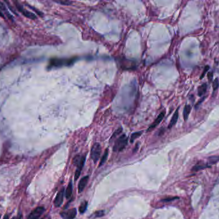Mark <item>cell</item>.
<instances>
[{
  "instance_id": "1",
  "label": "cell",
  "mask_w": 219,
  "mask_h": 219,
  "mask_svg": "<svg viewBox=\"0 0 219 219\" xmlns=\"http://www.w3.org/2000/svg\"><path fill=\"white\" fill-rule=\"evenodd\" d=\"M78 60L77 57H72L69 59L52 58L50 59L48 65V70L60 68L63 66H70Z\"/></svg>"
},
{
  "instance_id": "2",
  "label": "cell",
  "mask_w": 219,
  "mask_h": 219,
  "mask_svg": "<svg viewBox=\"0 0 219 219\" xmlns=\"http://www.w3.org/2000/svg\"><path fill=\"white\" fill-rule=\"evenodd\" d=\"M128 138L126 134H122V136H120L115 141L113 150H114V152H120V151H122L125 149V147L128 144Z\"/></svg>"
},
{
  "instance_id": "3",
  "label": "cell",
  "mask_w": 219,
  "mask_h": 219,
  "mask_svg": "<svg viewBox=\"0 0 219 219\" xmlns=\"http://www.w3.org/2000/svg\"><path fill=\"white\" fill-rule=\"evenodd\" d=\"M101 152V146L99 143H96L93 145L91 151H90V157L91 159L94 161V163H96V162L99 160L100 155Z\"/></svg>"
},
{
  "instance_id": "4",
  "label": "cell",
  "mask_w": 219,
  "mask_h": 219,
  "mask_svg": "<svg viewBox=\"0 0 219 219\" xmlns=\"http://www.w3.org/2000/svg\"><path fill=\"white\" fill-rule=\"evenodd\" d=\"M15 3H16V7L18 9V10L19 11V12L22 15H23L24 16H25L26 17H27L28 19H30V20H35V19L37 18V16L35 14H33L32 12H30V11H28V10L24 9L23 6H22V5L19 4V3L17 2H16Z\"/></svg>"
},
{
  "instance_id": "5",
  "label": "cell",
  "mask_w": 219,
  "mask_h": 219,
  "mask_svg": "<svg viewBox=\"0 0 219 219\" xmlns=\"http://www.w3.org/2000/svg\"><path fill=\"white\" fill-rule=\"evenodd\" d=\"M77 215V210L76 208H71L66 211L60 213V216L63 219H74Z\"/></svg>"
},
{
  "instance_id": "6",
  "label": "cell",
  "mask_w": 219,
  "mask_h": 219,
  "mask_svg": "<svg viewBox=\"0 0 219 219\" xmlns=\"http://www.w3.org/2000/svg\"><path fill=\"white\" fill-rule=\"evenodd\" d=\"M45 211V209L44 207H37L33 211H32L29 216L28 217V219H39L41 215H42Z\"/></svg>"
},
{
  "instance_id": "7",
  "label": "cell",
  "mask_w": 219,
  "mask_h": 219,
  "mask_svg": "<svg viewBox=\"0 0 219 219\" xmlns=\"http://www.w3.org/2000/svg\"><path fill=\"white\" fill-rule=\"evenodd\" d=\"M63 195H64V188L60 190L56 196V198L54 201V204L56 207H60L62 204L63 201Z\"/></svg>"
},
{
  "instance_id": "8",
  "label": "cell",
  "mask_w": 219,
  "mask_h": 219,
  "mask_svg": "<svg viewBox=\"0 0 219 219\" xmlns=\"http://www.w3.org/2000/svg\"><path fill=\"white\" fill-rule=\"evenodd\" d=\"M165 112H161L160 113V114L159 115H158V116L157 118H156V120L154 121V122L152 123L151 125V126L148 128V131L149 132V131H152V130H153V129H154V128H155L156 126H158V125H159V124L160 123V122H161V121L163 120V119H164V116H165Z\"/></svg>"
},
{
  "instance_id": "9",
  "label": "cell",
  "mask_w": 219,
  "mask_h": 219,
  "mask_svg": "<svg viewBox=\"0 0 219 219\" xmlns=\"http://www.w3.org/2000/svg\"><path fill=\"white\" fill-rule=\"evenodd\" d=\"M85 162V157L81 156V161L80 162V163H79V165L77 166V169L76 170V172H75V175H74L75 181H76L79 178V177L80 176L81 170L83 169V167H84Z\"/></svg>"
},
{
  "instance_id": "10",
  "label": "cell",
  "mask_w": 219,
  "mask_h": 219,
  "mask_svg": "<svg viewBox=\"0 0 219 219\" xmlns=\"http://www.w3.org/2000/svg\"><path fill=\"white\" fill-rule=\"evenodd\" d=\"M89 177L88 175H86L85 177H84L83 178H81L78 184V193L81 194L82 193V191L84 190L85 186L87 184V183L89 181Z\"/></svg>"
},
{
  "instance_id": "11",
  "label": "cell",
  "mask_w": 219,
  "mask_h": 219,
  "mask_svg": "<svg viewBox=\"0 0 219 219\" xmlns=\"http://www.w3.org/2000/svg\"><path fill=\"white\" fill-rule=\"evenodd\" d=\"M178 118H179V109H177V110L175 111L174 113L171 122H170L169 123V127H168L169 129H171L173 126L175 125L176 123L177 122V120H178Z\"/></svg>"
},
{
  "instance_id": "12",
  "label": "cell",
  "mask_w": 219,
  "mask_h": 219,
  "mask_svg": "<svg viewBox=\"0 0 219 219\" xmlns=\"http://www.w3.org/2000/svg\"><path fill=\"white\" fill-rule=\"evenodd\" d=\"M0 11H1L3 14V13H4L5 14V16L6 17H8L9 19V20H12V21L13 20L12 16H11V14L9 13V10H7L6 7H5V5L4 4H3V3L2 2H0ZM3 15H4V14H3Z\"/></svg>"
},
{
  "instance_id": "13",
  "label": "cell",
  "mask_w": 219,
  "mask_h": 219,
  "mask_svg": "<svg viewBox=\"0 0 219 219\" xmlns=\"http://www.w3.org/2000/svg\"><path fill=\"white\" fill-rule=\"evenodd\" d=\"M192 111V107L190 105H186L183 109V118L184 120L187 121L190 115V113Z\"/></svg>"
},
{
  "instance_id": "14",
  "label": "cell",
  "mask_w": 219,
  "mask_h": 219,
  "mask_svg": "<svg viewBox=\"0 0 219 219\" xmlns=\"http://www.w3.org/2000/svg\"><path fill=\"white\" fill-rule=\"evenodd\" d=\"M72 194H73V183H72V181H71L69 184H68L66 191V197L67 199H70L72 195Z\"/></svg>"
},
{
  "instance_id": "15",
  "label": "cell",
  "mask_w": 219,
  "mask_h": 219,
  "mask_svg": "<svg viewBox=\"0 0 219 219\" xmlns=\"http://www.w3.org/2000/svg\"><path fill=\"white\" fill-rule=\"evenodd\" d=\"M207 90V84H203L201 86H200L198 88V95L199 96H202L203 95H205Z\"/></svg>"
},
{
  "instance_id": "16",
  "label": "cell",
  "mask_w": 219,
  "mask_h": 219,
  "mask_svg": "<svg viewBox=\"0 0 219 219\" xmlns=\"http://www.w3.org/2000/svg\"><path fill=\"white\" fill-rule=\"evenodd\" d=\"M108 156V149H106V150L104 151V153L103 154V157H102L101 159L100 163H99V167H101L102 165H104L106 163V161H107V160Z\"/></svg>"
},
{
  "instance_id": "17",
  "label": "cell",
  "mask_w": 219,
  "mask_h": 219,
  "mask_svg": "<svg viewBox=\"0 0 219 219\" xmlns=\"http://www.w3.org/2000/svg\"><path fill=\"white\" fill-rule=\"evenodd\" d=\"M211 166L210 165H195L194 167L193 168V170L194 171H198V170H202V169H205L206 168H209Z\"/></svg>"
},
{
  "instance_id": "18",
  "label": "cell",
  "mask_w": 219,
  "mask_h": 219,
  "mask_svg": "<svg viewBox=\"0 0 219 219\" xmlns=\"http://www.w3.org/2000/svg\"><path fill=\"white\" fill-rule=\"evenodd\" d=\"M87 206H88V203L86 201L83 202L81 204L80 207H79V211H80V213H84L85 212L86 210V207H87Z\"/></svg>"
},
{
  "instance_id": "19",
  "label": "cell",
  "mask_w": 219,
  "mask_h": 219,
  "mask_svg": "<svg viewBox=\"0 0 219 219\" xmlns=\"http://www.w3.org/2000/svg\"><path fill=\"white\" fill-rule=\"evenodd\" d=\"M142 134V131L137 132V133H134L132 134L131 136V139H130L131 142L133 143L135 139H136L137 138H138V137L140 136Z\"/></svg>"
},
{
  "instance_id": "20",
  "label": "cell",
  "mask_w": 219,
  "mask_h": 219,
  "mask_svg": "<svg viewBox=\"0 0 219 219\" xmlns=\"http://www.w3.org/2000/svg\"><path fill=\"white\" fill-rule=\"evenodd\" d=\"M208 162L210 166L211 165H213L217 163V162H219V156H211L209 157L208 159Z\"/></svg>"
},
{
  "instance_id": "21",
  "label": "cell",
  "mask_w": 219,
  "mask_h": 219,
  "mask_svg": "<svg viewBox=\"0 0 219 219\" xmlns=\"http://www.w3.org/2000/svg\"><path fill=\"white\" fill-rule=\"evenodd\" d=\"M54 1L55 3H59V4H60V5H66V6L71 5L72 3H73V2L71 1H69V0H58V1Z\"/></svg>"
},
{
  "instance_id": "22",
  "label": "cell",
  "mask_w": 219,
  "mask_h": 219,
  "mask_svg": "<svg viewBox=\"0 0 219 219\" xmlns=\"http://www.w3.org/2000/svg\"><path fill=\"white\" fill-rule=\"evenodd\" d=\"M122 131V127L119 128V129L117 130L116 131H115V133H114V134L112 135V136L110 138V142H112V141L113 140V139H114V138H115L118 135H119L120 133H121Z\"/></svg>"
},
{
  "instance_id": "23",
  "label": "cell",
  "mask_w": 219,
  "mask_h": 219,
  "mask_svg": "<svg viewBox=\"0 0 219 219\" xmlns=\"http://www.w3.org/2000/svg\"><path fill=\"white\" fill-rule=\"evenodd\" d=\"M81 159V157L80 156V155H77V156H76L74 157L73 164L76 166H78L79 163H80Z\"/></svg>"
},
{
  "instance_id": "24",
  "label": "cell",
  "mask_w": 219,
  "mask_h": 219,
  "mask_svg": "<svg viewBox=\"0 0 219 219\" xmlns=\"http://www.w3.org/2000/svg\"><path fill=\"white\" fill-rule=\"evenodd\" d=\"M219 87V82H218V78H215L214 82H213V91H216L218 88Z\"/></svg>"
},
{
  "instance_id": "25",
  "label": "cell",
  "mask_w": 219,
  "mask_h": 219,
  "mask_svg": "<svg viewBox=\"0 0 219 219\" xmlns=\"http://www.w3.org/2000/svg\"><path fill=\"white\" fill-rule=\"evenodd\" d=\"M104 215V211H98L94 213V215H95V217H102V216H103Z\"/></svg>"
},
{
  "instance_id": "26",
  "label": "cell",
  "mask_w": 219,
  "mask_h": 219,
  "mask_svg": "<svg viewBox=\"0 0 219 219\" xmlns=\"http://www.w3.org/2000/svg\"><path fill=\"white\" fill-rule=\"evenodd\" d=\"M209 69H210V67H209L208 66H206L205 67V69H204L203 72H202V75H201V78H201V79H202V78H203L204 76H205V74L206 73L207 71L209 70Z\"/></svg>"
},
{
  "instance_id": "27",
  "label": "cell",
  "mask_w": 219,
  "mask_h": 219,
  "mask_svg": "<svg viewBox=\"0 0 219 219\" xmlns=\"http://www.w3.org/2000/svg\"><path fill=\"white\" fill-rule=\"evenodd\" d=\"M179 199L178 197H169V198H165L164 199L162 200V202H170V201H174V200L175 199Z\"/></svg>"
},
{
  "instance_id": "28",
  "label": "cell",
  "mask_w": 219,
  "mask_h": 219,
  "mask_svg": "<svg viewBox=\"0 0 219 219\" xmlns=\"http://www.w3.org/2000/svg\"><path fill=\"white\" fill-rule=\"evenodd\" d=\"M213 77V73L208 72V73H207V78H208V80L210 81V82H211V80H212Z\"/></svg>"
},
{
  "instance_id": "29",
  "label": "cell",
  "mask_w": 219,
  "mask_h": 219,
  "mask_svg": "<svg viewBox=\"0 0 219 219\" xmlns=\"http://www.w3.org/2000/svg\"><path fill=\"white\" fill-rule=\"evenodd\" d=\"M4 219H9V215H5V216L4 217Z\"/></svg>"
},
{
  "instance_id": "30",
  "label": "cell",
  "mask_w": 219,
  "mask_h": 219,
  "mask_svg": "<svg viewBox=\"0 0 219 219\" xmlns=\"http://www.w3.org/2000/svg\"><path fill=\"white\" fill-rule=\"evenodd\" d=\"M3 16H4V15H3V14H2V12H1V11H0V17H5Z\"/></svg>"
},
{
  "instance_id": "31",
  "label": "cell",
  "mask_w": 219,
  "mask_h": 219,
  "mask_svg": "<svg viewBox=\"0 0 219 219\" xmlns=\"http://www.w3.org/2000/svg\"><path fill=\"white\" fill-rule=\"evenodd\" d=\"M12 219H21V218L19 217H14Z\"/></svg>"
},
{
  "instance_id": "32",
  "label": "cell",
  "mask_w": 219,
  "mask_h": 219,
  "mask_svg": "<svg viewBox=\"0 0 219 219\" xmlns=\"http://www.w3.org/2000/svg\"><path fill=\"white\" fill-rule=\"evenodd\" d=\"M0 217H1V215H0Z\"/></svg>"
}]
</instances>
